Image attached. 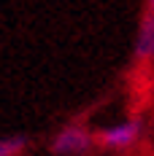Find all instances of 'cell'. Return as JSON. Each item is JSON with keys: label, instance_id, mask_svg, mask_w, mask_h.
Returning a JSON list of instances; mask_svg holds the SVG:
<instances>
[{"label": "cell", "instance_id": "1", "mask_svg": "<svg viewBox=\"0 0 154 156\" xmlns=\"http://www.w3.org/2000/svg\"><path fill=\"white\" fill-rule=\"evenodd\" d=\"M95 132H89L84 124H65L60 126L51 140H49V154L54 156H89L95 151Z\"/></svg>", "mask_w": 154, "mask_h": 156}, {"label": "cell", "instance_id": "2", "mask_svg": "<svg viewBox=\"0 0 154 156\" xmlns=\"http://www.w3.org/2000/svg\"><path fill=\"white\" fill-rule=\"evenodd\" d=\"M141 135H143L141 119H130V121H122V124H114L95 132V143L106 151H127L141 140Z\"/></svg>", "mask_w": 154, "mask_h": 156}, {"label": "cell", "instance_id": "3", "mask_svg": "<svg viewBox=\"0 0 154 156\" xmlns=\"http://www.w3.org/2000/svg\"><path fill=\"white\" fill-rule=\"evenodd\" d=\"M133 57L138 62L154 59V11L149 8H143V16H141V27L135 35V43H133Z\"/></svg>", "mask_w": 154, "mask_h": 156}, {"label": "cell", "instance_id": "4", "mask_svg": "<svg viewBox=\"0 0 154 156\" xmlns=\"http://www.w3.org/2000/svg\"><path fill=\"white\" fill-rule=\"evenodd\" d=\"M27 148H30L27 135H6V137H0V156H22Z\"/></svg>", "mask_w": 154, "mask_h": 156}]
</instances>
